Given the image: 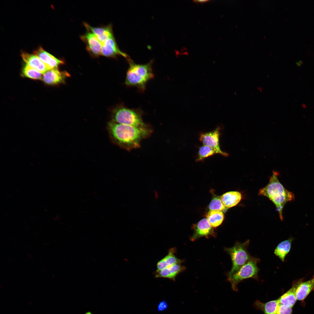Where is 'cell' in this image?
I'll use <instances>...</instances> for the list:
<instances>
[{"mask_svg": "<svg viewBox=\"0 0 314 314\" xmlns=\"http://www.w3.org/2000/svg\"><path fill=\"white\" fill-rule=\"evenodd\" d=\"M302 106H303V107H304V108H306V105L304 104H302Z\"/></svg>", "mask_w": 314, "mask_h": 314, "instance_id": "obj_30", "label": "cell"}, {"mask_svg": "<svg viewBox=\"0 0 314 314\" xmlns=\"http://www.w3.org/2000/svg\"><path fill=\"white\" fill-rule=\"evenodd\" d=\"M33 53L50 69L58 68L59 65L64 63L63 60L56 58L45 51L41 47L35 50Z\"/></svg>", "mask_w": 314, "mask_h": 314, "instance_id": "obj_13", "label": "cell"}, {"mask_svg": "<svg viewBox=\"0 0 314 314\" xmlns=\"http://www.w3.org/2000/svg\"><path fill=\"white\" fill-rule=\"evenodd\" d=\"M69 76L67 72L60 71L58 68L52 69L43 74L42 80L47 84L56 85L63 83L65 78Z\"/></svg>", "mask_w": 314, "mask_h": 314, "instance_id": "obj_11", "label": "cell"}, {"mask_svg": "<svg viewBox=\"0 0 314 314\" xmlns=\"http://www.w3.org/2000/svg\"><path fill=\"white\" fill-rule=\"evenodd\" d=\"M220 134V127L217 126L214 130L206 132L201 133L199 139L204 145L208 146L215 149L218 154L226 157L229 154L222 151L220 148L219 138Z\"/></svg>", "mask_w": 314, "mask_h": 314, "instance_id": "obj_7", "label": "cell"}, {"mask_svg": "<svg viewBox=\"0 0 314 314\" xmlns=\"http://www.w3.org/2000/svg\"><path fill=\"white\" fill-rule=\"evenodd\" d=\"M314 289V275L310 280L301 282L298 286L296 291L297 299L302 300Z\"/></svg>", "mask_w": 314, "mask_h": 314, "instance_id": "obj_19", "label": "cell"}, {"mask_svg": "<svg viewBox=\"0 0 314 314\" xmlns=\"http://www.w3.org/2000/svg\"><path fill=\"white\" fill-rule=\"evenodd\" d=\"M175 250L174 248L169 250L168 254L158 262L156 270H160L173 265L182 263V261L177 258L175 255Z\"/></svg>", "mask_w": 314, "mask_h": 314, "instance_id": "obj_17", "label": "cell"}, {"mask_svg": "<svg viewBox=\"0 0 314 314\" xmlns=\"http://www.w3.org/2000/svg\"><path fill=\"white\" fill-rule=\"evenodd\" d=\"M249 242V240L243 243L237 242L232 247L225 248V250L229 255L232 263V268L228 274V278L231 277L253 257L247 251Z\"/></svg>", "mask_w": 314, "mask_h": 314, "instance_id": "obj_5", "label": "cell"}, {"mask_svg": "<svg viewBox=\"0 0 314 314\" xmlns=\"http://www.w3.org/2000/svg\"><path fill=\"white\" fill-rule=\"evenodd\" d=\"M216 154L218 153L215 149L203 145L199 148L195 161L197 162L202 161L205 159Z\"/></svg>", "mask_w": 314, "mask_h": 314, "instance_id": "obj_23", "label": "cell"}, {"mask_svg": "<svg viewBox=\"0 0 314 314\" xmlns=\"http://www.w3.org/2000/svg\"><path fill=\"white\" fill-rule=\"evenodd\" d=\"M279 304L278 299L264 303L257 300L254 306L256 309L262 311L264 314H276Z\"/></svg>", "mask_w": 314, "mask_h": 314, "instance_id": "obj_20", "label": "cell"}, {"mask_svg": "<svg viewBox=\"0 0 314 314\" xmlns=\"http://www.w3.org/2000/svg\"><path fill=\"white\" fill-rule=\"evenodd\" d=\"M209 1L208 0H194L193 1L196 3H203Z\"/></svg>", "mask_w": 314, "mask_h": 314, "instance_id": "obj_28", "label": "cell"}, {"mask_svg": "<svg viewBox=\"0 0 314 314\" xmlns=\"http://www.w3.org/2000/svg\"><path fill=\"white\" fill-rule=\"evenodd\" d=\"M242 198L241 193L236 191L226 192L220 197L222 203L227 209L236 205L240 201Z\"/></svg>", "mask_w": 314, "mask_h": 314, "instance_id": "obj_18", "label": "cell"}, {"mask_svg": "<svg viewBox=\"0 0 314 314\" xmlns=\"http://www.w3.org/2000/svg\"><path fill=\"white\" fill-rule=\"evenodd\" d=\"M84 25L88 31L94 34L102 44L108 38L114 36L111 25L100 27H94L86 23H84Z\"/></svg>", "mask_w": 314, "mask_h": 314, "instance_id": "obj_12", "label": "cell"}, {"mask_svg": "<svg viewBox=\"0 0 314 314\" xmlns=\"http://www.w3.org/2000/svg\"><path fill=\"white\" fill-rule=\"evenodd\" d=\"M127 60L129 66L125 84L128 86L136 87L144 91L147 83L154 77L152 68L153 61L145 64H139L134 63L130 58Z\"/></svg>", "mask_w": 314, "mask_h": 314, "instance_id": "obj_3", "label": "cell"}, {"mask_svg": "<svg viewBox=\"0 0 314 314\" xmlns=\"http://www.w3.org/2000/svg\"><path fill=\"white\" fill-rule=\"evenodd\" d=\"M80 37L85 43L86 50L91 56L98 57L101 55L102 44L94 34L88 31Z\"/></svg>", "mask_w": 314, "mask_h": 314, "instance_id": "obj_8", "label": "cell"}, {"mask_svg": "<svg viewBox=\"0 0 314 314\" xmlns=\"http://www.w3.org/2000/svg\"><path fill=\"white\" fill-rule=\"evenodd\" d=\"M193 228L194 232L191 238L192 241L202 237H215L216 235L213 228L205 218L202 219L197 224L194 225Z\"/></svg>", "mask_w": 314, "mask_h": 314, "instance_id": "obj_10", "label": "cell"}, {"mask_svg": "<svg viewBox=\"0 0 314 314\" xmlns=\"http://www.w3.org/2000/svg\"><path fill=\"white\" fill-rule=\"evenodd\" d=\"M107 129L112 142L128 151L140 147L141 141L149 137L153 132V128L148 124L137 126L112 121L108 123Z\"/></svg>", "mask_w": 314, "mask_h": 314, "instance_id": "obj_1", "label": "cell"}, {"mask_svg": "<svg viewBox=\"0 0 314 314\" xmlns=\"http://www.w3.org/2000/svg\"><path fill=\"white\" fill-rule=\"evenodd\" d=\"M278 172L273 171L269 183L261 189L258 195L267 197L275 205L280 218L283 220L282 210L285 205L295 199V195L286 189L280 183L278 178Z\"/></svg>", "mask_w": 314, "mask_h": 314, "instance_id": "obj_2", "label": "cell"}, {"mask_svg": "<svg viewBox=\"0 0 314 314\" xmlns=\"http://www.w3.org/2000/svg\"><path fill=\"white\" fill-rule=\"evenodd\" d=\"M292 308L279 303L276 314H292Z\"/></svg>", "mask_w": 314, "mask_h": 314, "instance_id": "obj_26", "label": "cell"}, {"mask_svg": "<svg viewBox=\"0 0 314 314\" xmlns=\"http://www.w3.org/2000/svg\"><path fill=\"white\" fill-rule=\"evenodd\" d=\"M184 268L180 263L176 264L160 270H156L154 272L155 277L167 278L174 281L177 275L183 271Z\"/></svg>", "mask_w": 314, "mask_h": 314, "instance_id": "obj_15", "label": "cell"}, {"mask_svg": "<svg viewBox=\"0 0 314 314\" xmlns=\"http://www.w3.org/2000/svg\"><path fill=\"white\" fill-rule=\"evenodd\" d=\"M206 219L213 228L216 227L220 225L224 218L223 213L218 210H211L206 215Z\"/></svg>", "mask_w": 314, "mask_h": 314, "instance_id": "obj_22", "label": "cell"}, {"mask_svg": "<svg viewBox=\"0 0 314 314\" xmlns=\"http://www.w3.org/2000/svg\"><path fill=\"white\" fill-rule=\"evenodd\" d=\"M85 314H92V313L90 312H86Z\"/></svg>", "mask_w": 314, "mask_h": 314, "instance_id": "obj_29", "label": "cell"}, {"mask_svg": "<svg viewBox=\"0 0 314 314\" xmlns=\"http://www.w3.org/2000/svg\"><path fill=\"white\" fill-rule=\"evenodd\" d=\"M101 55L108 57L115 58L118 56H122L127 59L130 58L126 53L119 49L114 36L108 38L102 44Z\"/></svg>", "mask_w": 314, "mask_h": 314, "instance_id": "obj_9", "label": "cell"}, {"mask_svg": "<svg viewBox=\"0 0 314 314\" xmlns=\"http://www.w3.org/2000/svg\"><path fill=\"white\" fill-rule=\"evenodd\" d=\"M23 76L34 80H42L43 75L38 70L26 64L22 70Z\"/></svg>", "mask_w": 314, "mask_h": 314, "instance_id": "obj_24", "label": "cell"}, {"mask_svg": "<svg viewBox=\"0 0 314 314\" xmlns=\"http://www.w3.org/2000/svg\"><path fill=\"white\" fill-rule=\"evenodd\" d=\"M208 208L211 210L225 211L227 209L224 206L222 203L220 197L216 196L212 199L209 204Z\"/></svg>", "mask_w": 314, "mask_h": 314, "instance_id": "obj_25", "label": "cell"}, {"mask_svg": "<svg viewBox=\"0 0 314 314\" xmlns=\"http://www.w3.org/2000/svg\"><path fill=\"white\" fill-rule=\"evenodd\" d=\"M259 261L258 259L253 257L231 277L228 278V280L231 283L233 290L238 291V285L244 279L249 278L256 279H258L259 269L257 264Z\"/></svg>", "mask_w": 314, "mask_h": 314, "instance_id": "obj_6", "label": "cell"}, {"mask_svg": "<svg viewBox=\"0 0 314 314\" xmlns=\"http://www.w3.org/2000/svg\"><path fill=\"white\" fill-rule=\"evenodd\" d=\"M142 114L139 110L120 105L113 110L111 121L120 124L143 126L147 124L144 122Z\"/></svg>", "mask_w": 314, "mask_h": 314, "instance_id": "obj_4", "label": "cell"}, {"mask_svg": "<svg viewBox=\"0 0 314 314\" xmlns=\"http://www.w3.org/2000/svg\"><path fill=\"white\" fill-rule=\"evenodd\" d=\"M303 280V279H300L295 281L292 287L278 299L279 303L292 307L297 300L296 294L297 288Z\"/></svg>", "mask_w": 314, "mask_h": 314, "instance_id": "obj_16", "label": "cell"}, {"mask_svg": "<svg viewBox=\"0 0 314 314\" xmlns=\"http://www.w3.org/2000/svg\"><path fill=\"white\" fill-rule=\"evenodd\" d=\"M168 307L167 302L165 300L160 301L157 306V310L158 312L163 311L166 309Z\"/></svg>", "mask_w": 314, "mask_h": 314, "instance_id": "obj_27", "label": "cell"}, {"mask_svg": "<svg viewBox=\"0 0 314 314\" xmlns=\"http://www.w3.org/2000/svg\"><path fill=\"white\" fill-rule=\"evenodd\" d=\"M292 240L293 238H290L281 242L274 250V254L283 262L290 250Z\"/></svg>", "mask_w": 314, "mask_h": 314, "instance_id": "obj_21", "label": "cell"}, {"mask_svg": "<svg viewBox=\"0 0 314 314\" xmlns=\"http://www.w3.org/2000/svg\"><path fill=\"white\" fill-rule=\"evenodd\" d=\"M21 56L26 64L43 74L50 69L38 56L34 54L23 52Z\"/></svg>", "mask_w": 314, "mask_h": 314, "instance_id": "obj_14", "label": "cell"}]
</instances>
